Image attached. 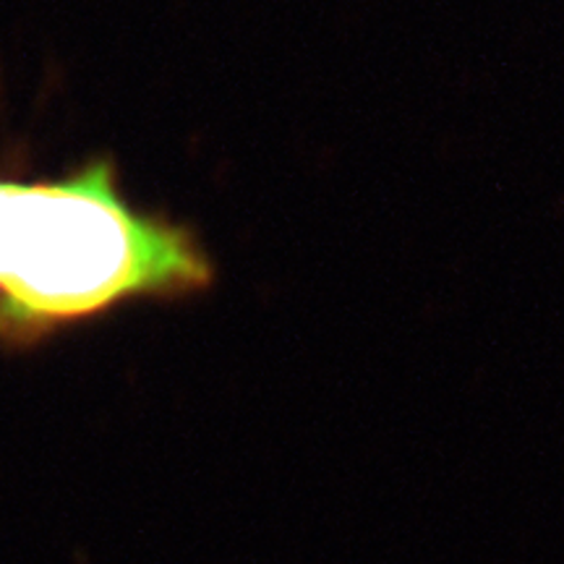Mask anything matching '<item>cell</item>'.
<instances>
[{
	"label": "cell",
	"instance_id": "obj_1",
	"mask_svg": "<svg viewBox=\"0 0 564 564\" xmlns=\"http://www.w3.org/2000/svg\"><path fill=\"white\" fill-rule=\"evenodd\" d=\"M215 264L186 225L133 207L110 154L55 178L0 175V348L32 350L133 301L204 293Z\"/></svg>",
	"mask_w": 564,
	"mask_h": 564
}]
</instances>
